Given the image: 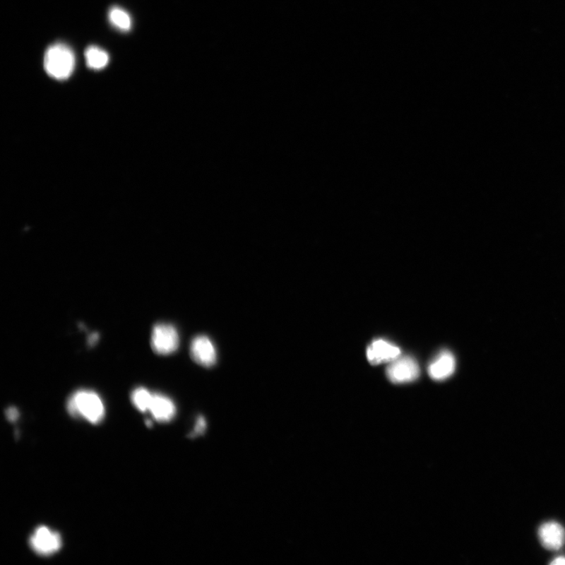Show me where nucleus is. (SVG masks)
<instances>
[{
	"instance_id": "f257e3e1",
	"label": "nucleus",
	"mask_w": 565,
	"mask_h": 565,
	"mask_svg": "<svg viewBox=\"0 0 565 565\" xmlns=\"http://www.w3.org/2000/svg\"><path fill=\"white\" fill-rule=\"evenodd\" d=\"M75 55L72 49L63 44L49 47L44 56L47 73L58 81H65L72 75L75 69Z\"/></svg>"
},
{
	"instance_id": "f03ea898",
	"label": "nucleus",
	"mask_w": 565,
	"mask_h": 565,
	"mask_svg": "<svg viewBox=\"0 0 565 565\" xmlns=\"http://www.w3.org/2000/svg\"><path fill=\"white\" fill-rule=\"evenodd\" d=\"M68 410L73 416H81L91 423L100 422L105 416V407L99 396L90 391L76 392L68 402Z\"/></svg>"
},
{
	"instance_id": "7ed1b4c3",
	"label": "nucleus",
	"mask_w": 565,
	"mask_h": 565,
	"mask_svg": "<svg viewBox=\"0 0 565 565\" xmlns=\"http://www.w3.org/2000/svg\"><path fill=\"white\" fill-rule=\"evenodd\" d=\"M151 345L153 350L157 355H171L179 347L178 332L171 324L155 325L152 331Z\"/></svg>"
},
{
	"instance_id": "20e7f679",
	"label": "nucleus",
	"mask_w": 565,
	"mask_h": 565,
	"mask_svg": "<svg viewBox=\"0 0 565 565\" xmlns=\"http://www.w3.org/2000/svg\"><path fill=\"white\" fill-rule=\"evenodd\" d=\"M386 374L392 383H406L418 379L420 370L415 359L410 357H399L390 363Z\"/></svg>"
},
{
	"instance_id": "39448f33",
	"label": "nucleus",
	"mask_w": 565,
	"mask_h": 565,
	"mask_svg": "<svg viewBox=\"0 0 565 565\" xmlns=\"http://www.w3.org/2000/svg\"><path fill=\"white\" fill-rule=\"evenodd\" d=\"M30 546L35 553L49 556L61 549V537L58 533L45 526L39 527L31 536Z\"/></svg>"
},
{
	"instance_id": "423d86ee",
	"label": "nucleus",
	"mask_w": 565,
	"mask_h": 565,
	"mask_svg": "<svg viewBox=\"0 0 565 565\" xmlns=\"http://www.w3.org/2000/svg\"><path fill=\"white\" fill-rule=\"evenodd\" d=\"M400 350L385 340L374 341L367 350V357L373 365L391 363L400 356Z\"/></svg>"
},
{
	"instance_id": "0eeeda50",
	"label": "nucleus",
	"mask_w": 565,
	"mask_h": 565,
	"mask_svg": "<svg viewBox=\"0 0 565 565\" xmlns=\"http://www.w3.org/2000/svg\"><path fill=\"white\" fill-rule=\"evenodd\" d=\"M539 537L544 547L550 550L560 549L564 545L565 530L559 523L546 522L539 529Z\"/></svg>"
},
{
	"instance_id": "6e6552de",
	"label": "nucleus",
	"mask_w": 565,
	"mask_h": 565,
	"mask_svg": "<svg viewBox=\"0 0 565 565\" xmlns=\"http://www.w3.org/2000/svg\"><path fill=\"white\" fill-rule=\"evenodd\" d=\"M191 355L197 364L205 367L216 362V350L213 343L206 336H198L191 345Z\"/></svg>"
},
{
	"instance_id": "1a4fd4ad",
	"label": "nucleus",
	"mask_w": 565,
	"mask_h": 565,
	"mask_svg": "<svg viewBox=\"0 0 565 565\" xmlns=\"http://www.w3.org/2000/svg\"><path fill=\"white\" fill-rule=\"evenodd\" d=\"M456 359L448 350L439 353L428 367L429 376L435 381H443L452 376L456 370Z\"/></svg>"
},
{
	"instance_id": "9d476101",
	"label": "nucleus",
	"mask_w": 565,
	"mask_h": 565,
	"mask_svg": "<svg viewBox=\"0 0 565 565\" xmlns=\"http://www.w3.org/2000/svg\"><path fill=\"white\" fill-rule=\"evenodd\" d=\"M150 411L155 420L160 422H167L173 418L176 409L171 399L165 396L154 394Z\"/></svg>"
},
{
	"instance_id": "9b49d317",
	"label": "nucleus",
	"mask_w": 565,
	"mask_h": 565,
	"mask_svg": "<svg viewBox=\"0 0 565 565\" xmlns=\"http://www.w3.org/2000/svg\"><path fill=\"white\" fill-rule=\"evenodd\" d=\"M85 59L88 66L95 70L104 69L109 61L108 53L95 46H90L86 49Z\"/></svg>"
},
{
	"instance_id": "f8f14e48",
	"label": "nucleus",
	"mask_w": 565,
	"mask_h": 565,
	"mask_svg": "<svg viewBox=\"0 0 565 565\" xmlns=\"http://www.w3.org/2000/svg\"><path fill=\"white\" fill-rule=\"evenodd\" d=\"M109 18L112 25L119 30L129 31L131 28V19L126 11L120 7L113 6L109 12Z\"/></svg>"
},
{
	"instance_id": "ddd939ff",
	"label": "nucleus",
	"mask_w": 565,
	"mask_h": 565,
	"mask_svg": "<svg viewBox=\"0 0 565 565\" xmlns=\"http://www.w3.org/2000/svg\"><path fill=\"white\" fill-rule=\"evenodd\" d=\"M153 394L145 388H138L132 393L131 399L134 406L141 412L150 411Z\"/></svg>"
},
{
	"instance_id": "4468645a",
	"label": "nucleus",
	"mask_w": 565,
	"mask_h": 565,
	"mask_svg": "<svg viewBox=\"0 0 565 565\" xmlns=\"http://www.w3.org/2000/svg\"><path fill=\"white\" fill-rule=\"evenodd\" d=\"M19 412L16 408H10L6 411V418L11 422L16 421L18 419Z\"/></svg>"
},
{
	"instance_id": "2eb2a0df",
	"label": "nucleus",
	"mask_w": 565,
	"mask_h": 565,
	"mask_svg": "<svg viewBox=\"0 0 565 565\" xmlns=\"http://www.w3.org/2000/svg\"><path fill=\"white\" fill-rule=\"evenodd\" d=\"M551 564H553V565H565V557L564 556H560V557H556L554 561H552V562H551Z\"/></svg>"
},
{
	"instance_id": "dca6fc26",
	"label": "nucleus",
	"mask_w": 565,
	"mask_h": 565,
	"mask_svg": "<svg viewBox=\"0 0 565 565\" xmlns=\"http://www.w3.org/2000/svg\"><path fill=\"white\" fill-rule=\"evenodd\" d=\"M98 336L97 334L92 335L90 338V343L94 344L97 340Z\"/></svg>"
}]
</instances>
